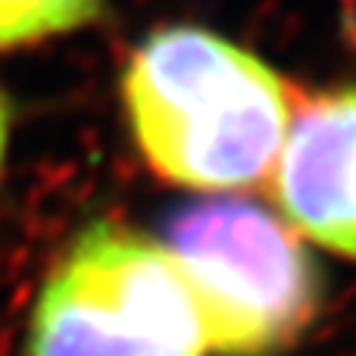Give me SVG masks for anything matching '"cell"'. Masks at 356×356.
I'll return each instance as SVG.
<instances>
[{
  "mask_svg": "<svg viewBox=\"0 0 356 356\" xmlns=\"http://www.w3.org/2000/svg\"><path fill=\"white\" fill-rule=\"evenodd\" d=\"M122 106L156 175L225 194L269 181L300 94L241 44L200 25H166L125 63Z\"/></svg>",
  "mask_w": 356,
  "mask_h": 356,
  "instance_id": "obj_1",
  "label": "cell"
},
{
  "mask_svg": "<svg viewBox=\"0 0 356 356\" xmlns=\"http://www.w3.org/2000/svg\"><path fill=\"white\" fill-rule=\"evenodd\" d=\"M169 250L119 222H91L50 269L25 356H207Z\"/></svg>",
  "mask_w": 356,
  "mask_h": 356,
  "instance_id": "obj_3",
  "label": "cell"
},
{
  "mask_svg": "<svg viewBox=\"0 0 356 356\" xmlns=\"http://www.w3.org/2000/svg\"><path fill=\"white\" fill-rule=\"evenodd\" d=\"M163 247L191 291L207 350L219 356H275L319 313V266L266 207L238 197L181 207L169 216Z\"/></svg>",
  "mask_w": 356,
  "mask_h": 356,
  "instance_id": "obj_2",
  "label": "cell"
},
{
  "mask_svg": "<svg viewBox=\"0 0 356 356\" xmlns=\"http://www.w3.org/2000/svg\"><path fill=\"white\" fill-rule=\"evenodd\" d=\"M269 181L300 238L356 259V85L300 97Z\"/></svg>",
  "mask_w": 356,
  "mask_h": 356,
  "instance_id": "obj_4",
  "label": "cell"
},
{
  "mask_svg": "<svg viewBox=\"0 0 356 356\" xmlns=\"http://www.w3.org/2000/svg\"><path fill=\"white\" fill-rule=\"evenodd\" d=\"M106 0H0V47L35 44L97 22Z\"/></svg>",
  "mask_w": 356,
  "mask_h": 356,
  "instance_id": "obj_5",
  "label": "cell"
},
{
  "mask_svg": "<svg viewBox=\"0 0 356 356\" xmlns=\"http://www.w3.org/2000/svg\"><path fill=\"white\" fill-rule=\"evenodd\" d=\"M6 138H10V110H6V100L0 94V169H3V156H6Z\"/></svg>",
  "mask_w": 356,
  "mask_h": 356,
  "instance_id": "obj_6",
  "label": "cell"
}]
</instances>
